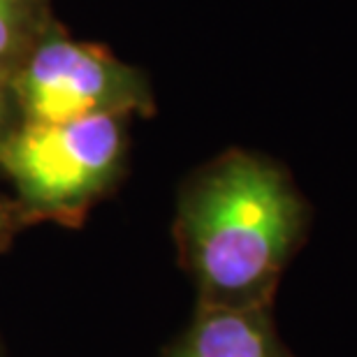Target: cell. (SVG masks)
I'll use <instances>...</instances> for the list:
<instances>
[{"label": "cell", "mask_w": 357, "mask_h": 357, "mask_svg": "<svg viewBox=\"0 0 357 357\" xmlns=\"http://www.w3.org/2000/svg\"><path fill=\"white\" fill-rule=\"evenodd\" d=\"M162 357H297L274 320V306L197 304L188 327Z\"/></svg>", "instance_id": "obj_4"}, {"label": "cell", "mask_w": 357, "mask_h": 357, "mask_svg": "<svg viewBox=\"0 0 357 357\" xmlns=\"http://www.w3.org/2000/svg\"><path fill=\"white\" fill-rule=\"evenodd\" d=\"M311 223L302 188L265 153L230 149L197 167L181 185L174 218L178 260L197 304L274 306Z\"/></svg>", "instance_id": "obj_1"}, {"label": "cell", "mask_w": 357, "mask_h": 357, "mask_svg": "<svg viewBox=\"0 0 357 357\" xmlns=\"http://www.w3.org/2000/svg\"><path fill=\"white\" fill-rule=\"evenodd\" d=\"M14 91L26 121L42 123L149 109V91L132 70L96 45L66 38L38 45L21 68Z\"/></svg>", "instance_id": "obj_3"}, {"label": "cell", "mask_w": 357, "mask_h": 357, "mask_svg": "<svg viewBox=\"0 0 357 357\" xmlns=\"http://www.w3.org/2000/svg\"><path fill=\"white\" fill-rule=\"evenodd\" d=\"M19 225V216H17V209L12 204H7L0 199V244L10 241L12 232L17 230Z\"/></svg>", "instance_id": "obj_6"}, {"label": "cell", "mask_w": 357, "mask_h": 357, "mask_svg": "<svg viewBox=\"0 0 357 357\" xmlns=\"http://www.w3.org/2000/svg\"><path fill=\"white\" fill-rule=\"evenodd\" d=\"M126 153L119 114L24 128L0 144V165L12 178L28 218L73 223L102 192Z\"/></svg>", "instance_id": "obj_2"}, {"label": "cell", "mask_w": 357, "mask_h": 357, "mask_svg": "<svg viewBox=\"0 0 357 357\" xmlns=\"http://www.w3.org/2000/svg\"><path fill=\"white\" fill-rule=\"evenodd\" d=\"M26 17V0H0V61L10 59L24 38Z\"/></svg>", "instance_id": "obj_5"}, {"label": "cell", "mask_w": 357, "mask_h": 357, "mask_svg": "<svg viewBox=\"0 0 357 357\" xmlns=\"http://www.w3.org/2000/svg\"><path fill=\"white\" fill-rule=\"evenodd\" d=\"M3 114H5V96H3V91H0V119H3Z\"/></svg>", "instance_id": "obj_7"}]
</instances>
